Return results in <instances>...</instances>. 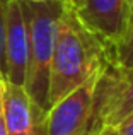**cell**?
I'll use <instances>...</instances> for the list:
<instances>
[{
	"label": "cell",
	"mask_w": 133,
	"mask_h": 135,
	"mask_svg": "<svg viewBox=\"0 0 133 135\" xmlns=\"http://www.w3.org/2000/svg\"><path fill=\"white\" fill-rule=\"evenodd\" d=\"M2 106L7 135H46V115L22 86L2 82Z\"/></svg>",
	"instance_id": "8992f818"
},
{
	"label": "cell",
	"mask_w": 133,
	"mask_h": 135,
	"mask_svg": "<svg viewBox=\"0 0 133 135\" xmlns=\"http://www.w3.org/2000/svg\"><path fill=\"white\" fill-rule=\"evenodd\" d=\"M73 12L87 29L109 46L111 51L128 33V0H82Z\"/></svg>",
	"instance_id": "5b68a950"
},
{
	"label": "cell",
	"mask_w": 133,
	"mask_h": 135,
	"mask_svg": "<svg viewBox=\"0 0 133 135\" xmlns=\"http://www.w3.org/2000/svg\"><path fill=\"white\" fill-rule=\"evenodd\" d=\"M10 0H0V75L5 80V21H7V9H9Z\"/></svg>",
	"instance_id": "9c48e42d"
},
{
	"label": "cell",
	"mask_w": 133,
	"mask_h": 135,
	"mask_svg": "<svg viewBox=\"0 0 133 135\" xmlns=\"http://www.w3.org/2000/svg\"><path fill=\"white\" fill-rule=\"evenodd\" d=\"M133 115V69L118 67L108 62L97 79L90 135L104 127H116Z\"/></svg>",
	"instance_id": "3957f363"
},
{
	"label": "cell",
	"mask_w": 133,
	"mask_h": 135,
	"mask_svg": "<svg viewBox=\"0 0 133 135\" xmlns=\"http://www.w3.org/2000/svg\"><path fill=\"white\" fill-rule=\"evenodd\" d=\"M128 7H130V16H128V31L133 27V0H128Z\"/></svg>",
	"instance_id": "4fadbf2b"
},
{
	"label": "cell",
	"mask_w": 133,
	"mask_h": 135,
	"mask_svg": "<svg viewBox=\"0 0 133 135\" xmlns=\"http://www.w3.org/2000/svg\"><path fill=\"white\" fill-rule=\"evenodd\" d=\"M0 80H3V77H2V75H0Z\"/></svg>",
	"instance_id": "9a60e30c"
},
{
	"label": "cell",
	"mask_w": 133,
	"mask_h": 135,
	"mask_svg": "<svg viewBox=\"0 0 133 135\" xmlns=\"http://www.w3.org/2000/svg\"><path fill=\"white\" fill-rule=\"evenodd\" d=\"M80 2H82V0H65V3H66V5H70L72 9H77V7L80 5Z\"/></svg>",
	"instance_id": "5bb4252c"
},
{
	"label": "cell",
	"mask_w": 133,
	"mask_h": 135,
	"mask_svg": "<svg viewBox=\"0 0 133 135\" xmlns=\"http://www.w3.org/2000/svg\"><path fill=\"white\" fill-rule=\"evenodd\" d=\"M111 60V48L89 31L70 5L65 7L57 27L50 65V108L73 89L99 75Z\"/></svg>",
	"instance_id": "6da1fadb"
},
{
	"label": "cell",
	"mask_w": 133,
	"mask_h": 135,
	"mask_svg": "<svg viewBox=\"0 0 133 135\" xmlns=\"http://www.w3.org/2000/svg\"><path fill=\"white\" fill-rule=\"evenodd\" d=\"M99 75L68 92L48 109L46 135H90Z\"/></svg>",
	"instance_id": "277c9868"
},
{
	"label": "cell",
	"mask_w": 133,
	"mask_h": 135,
	"mask_svg": "<svg viewBox=\"0 0 133 135\" xmlns=\"http://www.w3.org/2000/svg\"><path fill=\"white\" fill-rule=\"evenodd\" d=\"M114 130H116V135H133V115L118 123Z\"/></svg>",
	"instance_id": "30bf717a"
},
{
	"label": "cell",
	"mask_w": 133,
	"mask_h": 135,
	"mask_svg": "<svg viewBox=\"0 0 133 135\" xmlns=\"http://www.w3.org/2000/svg\"><path fill=\"white\" fill-rule=\"evenodd\" d=\"M27 26L21 0H10L5 21V80L16 86L26 84L27 74Z\"/></svg>",
	"instance_id": "52a82bcc"
},
{
	"label": "cell",
	"mask_w": 133,
	"mask_h": 135,
	"mask_svg": "<svg viewBox=\"0 0 133 135\" xmlns=\"http://www.w3.org/2000/svg\"><path fill=\"white\" fill-rule=\"evenodd\" d=\"M111 60L121 69H126V70L133 69V27L121 40V43L113 48Z\"/></svg>",
	"instance_id": "ba28073f"
},
{
	"label": "cell",
	"mask_w": 133,
	"mask_h": 135,
	"mask_svg": "<svg viewBox=\"0 0 133 135\" xmlns=\"http://www.w3.org/2000/svg\"><path fill=\"white\" fill-rule=\"evenodd\" d=\"M94 135H116V130L113 127H104V128H101L99 132H96Z\"/></svg>",
	"instance_id": "7c38bea8"
},
{
	"label": "cell",
	"mask_w": 133,
	"mask_h": 135,
	"mask_svg": "<svg viewBox=\"0 0 133 135\" xmlns=\"http://www.w3.org/2000/svg\"><path fill=\"white\" fill-rule=\"evenodd\" d=\"M2 82L3 80H0V135H7L5 118H3V106H2Z\"/></svg>",
	"instance_id": "8fae6325"
},
{
	"label": "cell",
	"mask_w": 133,
	"mask_h": 135,
	"mask_svg": "<svg viewBox=\"0 0 133 135\" xmlns=\"http://www.w3.org/2000/svg\"><path fill=\"white\" fill-rule=\"evenodd\" d=\"M27 26V74L24 89L43 109L48 104L50 65L57 27L66 3L62 0H21Z\"/></svg>",
	"instance_id": "7a4b0ae2"
},
{
	"label": "cell",
	"mask_w": 133,
	"mask_h": 135,
	"mask_svg": "<svg viewBox=\"0 0 133 135\" xmlns=\"http://www.w3.org/2000/svg\"><path fill=\"white\" fill-rule=\"evenodd\" d=\"M62 2H65V0H62Z\"/></svg>",
	"instance_id": "2e32d148"
}]
</instances>
